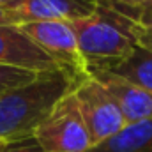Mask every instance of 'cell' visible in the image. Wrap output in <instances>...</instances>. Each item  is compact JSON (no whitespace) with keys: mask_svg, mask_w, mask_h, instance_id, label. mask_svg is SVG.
<instances>
[{"mask_svg":"<svg viewBox=\"0 0 152 152\" xmlns=\"http://www.w3.org/2000/svg\"><path fill=\"white\" fill-rule=\"evenodd\" d=\"M76 87L64 71L39 73L30 83L0 96V142L34 136V131L60 97Z\"/></svg>","mask_w":152,"mask_h":152,"instance_id":"cell-1","label":"cell"},{"mask_svg":"<svg viewBox=\"0 0 152 152\" xmlns=\"http://www.w3.org/2000/svg\"><path fill=\"white\" fill-rule=\"evenodd\" d=\"M69 23L75 30L87 73L112 71L136 48L133 21L115 11L106 0H99L97 9L90 16Z\"/></svg>","mask_w":152,"mask_h":152,"instance_id":"cell-2","label":"cell"},{"mask_svg":"<svg viewBox=\"0 0 152 152\" xmlns=\"http://www.w3.org/2000/svg\"><path fill=\"white\" fill-rule=\"evenodd\" d=\"M34 138L42 152H88L92 149L73 90L57 101L34 131Z\"/></svg>","mask_w":152,"mask_h":152,"instance_id":"cell-3","label":"cell"},{"mask_svg":"<svg viewBox=\"0 0 152 152\" xmlns=\"http://www.w3.org/2000/svg\"><path fill=\"white\" fill-rule=\"evenodd\" d=\"M20 28L53 60L57 69L71 76L76 85L88 76L75 30L69 21H32L21 23Z\"/></svg>","mask_w":152,"mask_h":152,"instance_id":"cell-4","label":"cell"},{"mask_svg":"<svg viewBox=\"0 0 152 152\" xmlns=\"http://www.w3.org/2000/svg\"><path fill=\"white\" fill-rule=\"evenodd\" d=\"M73 96L92 147L106 142L126 127L124 117L112 96L92 76L83 78L73 88Z\"/></svg>","mask_w":152,"mask_h":152,"instance_id":"cell-5","label":"cell"},{"mask_svg":"<svg viewBox=\"0 0 152 152\" xmlns=\"http://www.w3.org/2000/svg\"><path fill=\"white\" fill-rule=\"evenodd\" d=\"M88 76L97 80L112 96L124 117L126 126L152 120V94L147 90L112 71H94L88 73Z\"/></svg>","mask_w":152,"mask_h":152,"instance_id":"cell-6","label":"cell"},{"mask_svg":"<svg viewBox=\"0 0 152 152\" xmlns=\"http://www.w3.org/2000/svg\"><path fill=\"white\" fill-rule=\"evenodd\" d=\"M0 66L32 73L57 71L53 60L21 32L20 25H0Z\"/></svg>","mask_w":152,"mask_h":152,"instance_id":"cell-7","label":"cell"},{"mask_svg":"<svg viewBox=\"0 0 152 152\" xmlns=\"http://www.w3.org/2000/svg\"><path fill=\"white\" fill-rule=\"evenodd\" d=\"M99 0H21L11 11L18 25L32 21H75L90 16Z\"/></svg>","mask_w":152,"mask_h":152,"instance_id":"cell-8","label":"cell"},{"mask_svg":"<svg viewBox=\"0 0 152 152\" xmlns=\"http://www.w3.org/2000/svg\"><path fill=\"white\" fill-rule=\"evenodd\" d=\"M88 152H152V120L126 126Z\"/></svg>","mask_w":152,"mask_h":152,"instance_id":"cell-9","label":"cell"},{"mask_svg":"<svg viewBox=\"0 0 152 152\" xmlns=\"http://www.w3.org/2000/svg\"><path fill=\"white\" fill-rule=\"evenodd\" d=\"M112 73L133 81L140 88H143L149 94H152V53L151 51L136 46L133 50V53L122 64H118L115 69H112Z\"/></svg>","mask_w":152,"mask_h":152,"instance_id":"cell-10","label":"cell"},{"mask_svg":"<svg viewBox=\"0 0 152 152\" xmlns=\"http://www.w3.org/2000/svg\"><path fill=\"white\" fill-rule=\"evenodd\" d=\"M39 73H32L27 69H20V67H11V66H0V96L14 90L18 87H23L27 83H30L32 80L37 78Z\"/></svg>","mask_w":152,"mask_h":152,"instance_id":"cell-11","label":"cell"},{"mask_svg":"<svg viewBox=\"0 0 152 152\" xmlns=\"http://www.w3.org/2000/svg\"><path fill=\"white\" fill-rule=\"evenodd\" d=\"M115 11H118L122 16H126L127 20H131L136 25L142 27H152V2L140 5V7H126V5H118L112 0H106Z\"/></svg>","mask_w":152,"mask_h":152,"instance_id":"cell-12","label":"cell"},{"mask_svg":"<svg viewBox=\"0 0 152 152\" xmlns=\"http://www.w3.org/2000/svg\"><path fill=\"white\" fill-rule=\"evenodd\" d=\"M0 152H42L36 142L34 136L23 138V140H16V142H7L0 147Z\"/></svg>","mask_w":152,"mask_h":152,"instance_id":"cell-13","label":"cell"},{"mask_svg":"<svg viewBox=\"0 0 152 152\" xmlns=\"http://www.w3.org/2000/svg\"><path fill=\"white\" fill-rule=\"evenodd\" d=\"M133 37H134L136 46L152 53V27H142V25L133 23Z\"/></svg>","mask_w":152,"mask_h":152,"instance_id":"cell-14","label":"cell"},{"mask_svg":"<svg viewBox=\"0 0 152 152\" xmlns=\"http://www.w3.org/2000/svg\"><path fill=\"white\" fill-rule=\"evenodd\" d=\"M0 25H18V20L11 9L0 7Z\"/></svg>","mask_w":152,"mask_h":152,"instance_id":"cell-15","label":"cell"},{"mask_svg":"<svg viewBox=\"0 0 152 152\" xmlns=\"http://www.w3.org/2000/svg\"><path fill=\"white\" fill-rule=\"evenodd\" d=\"M118 5H126V7H140V5H145L152 0H112Z\"/></svg>","mask_w":152,"mask_h":152,"instance_id":"cell-16","label":"cell"},{"mask_svg":"<svg viewBox=\"0 0 152 152\" xmlns=\"http://www.w3.org/2000/svg\"><path fill=\"white\" fill-rule=\"evenodd\" d=\"M21 0H0V7L4 9H12L14 5H18Z\"/></svg>","mask_w":152,"mask_h":152,"instance_id":"cell-17","label":"cell"},{"mask_svg":"<svg viewBox=\"0 0 152 152\" xmlns=\"http://www.w3.org/2000/svg\"><path fill=\"white\" fill-rule=\"evenodd\" d=\"M4 143H5V142H0V147H2V145H4Z\"/></svg>","mask_w":152,"mask_h":152,"instance_id":"cell-18","label":"cell"}]
</instances>
